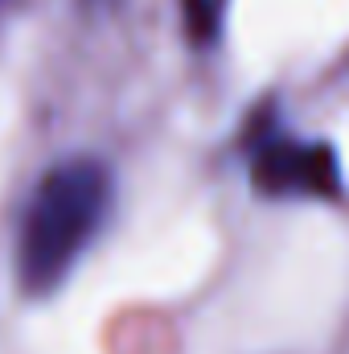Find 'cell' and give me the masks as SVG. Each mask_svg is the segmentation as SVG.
Returning a JSON list of instances; mask_svg holds the SVG:
<instances>
[{
    "label": "cell",
    "instance_id": "1",
    "mask_svg": "<svg viewBox=\"0 0 349 354\" xmlns=\"http://www.w3.org/2000/svg\"><path fill=\"white\" fill-rule=\"evenodd\" d=\"M115 177L94 157H70L46 169L17 235V280L29 297L54 292L79 264L111 214Z\"/></svg>",
    "mask_w": 349,
    "mask_h": 354
},
{
    "label": "cell",
    "instance_id": "2",
    "mask_svg": "<svg viewBox=\"0 0 349 354\" xmlns=\"http://www.w3.org/2000/svg\"><path fill=\"white\" fill-rule=\"evenodd\" d=\"M251 185L263 198L333 202L346 194L337 153L321 140H292V136H267L251 153Z\"/></svg>",
    "mask_w": 349,
    "mask_h": 354
}]
</instances>
